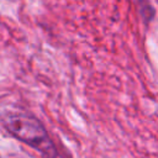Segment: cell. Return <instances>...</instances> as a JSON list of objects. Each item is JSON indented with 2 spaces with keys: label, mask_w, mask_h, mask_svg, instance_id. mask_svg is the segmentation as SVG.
<instances>
[{
  "label": "cell",
  "mask_w": 158,
  "mask_h": 158,
  "mask_svg": "<svg viewBox=\"0 0 158 158\" xmlns=\"http://www.w3.org/2000/svg\"><path fill=\"white\" fill-rule=\"evenodd\" d=\"M0 120L5 128L16 138L33 147L47 158L56 157V147L46 128L36 117L26 112L5 111L0 115Z\"/></svg>",
  "instance_id": "cell-1"
}]
</instances>
